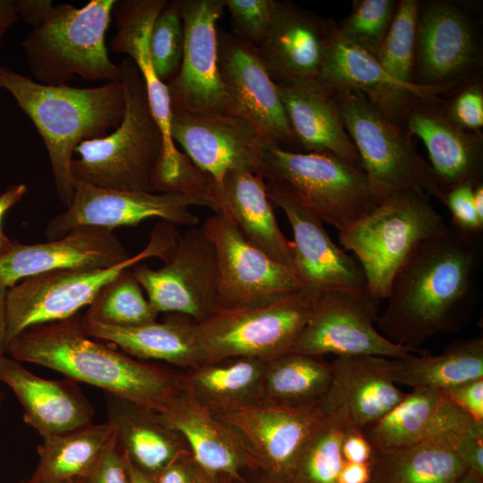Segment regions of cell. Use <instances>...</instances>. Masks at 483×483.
Listing matches in <instances>:
<instances>
[{"label":"cell","instance_id":"obj_1","mask_svg":"<svg viewBox=\"0 0 483 483\" xmlns=\"http://www.w3.org/2000/svg\"><path fill=\"white\" fill-rule=\"evenodd\" d=\"M482 232L453 223L419 243L395 274L376 327L416 351L428 338L458 330L479 298Z\"/></svg>","mask_w":483,"mask_h":483},{"label":"cell","instance_id":"obj_2","mask_svg":"<svg viewBox=\"0 0 483 483\" xmlns=\"http://www.w3.org/2000/svg\"><path fill=\"white\" fill-rule=\"evenodd\" d=\"M80 320L77 313L29 327L10 341L5 352L19 362L54 369L77 382L163 412L181 391L178 374L91 341Z\"/></svg>","mask_w":483,"mask_h":483},{"label":"cell","instance_id":"obj_3","mask_svg":"<svg viewBox=\"0 0 483 483\" xmlns=\"http://www.w3.org/2000/svg\"><path fill=\"white\" fill-rule=\"evenodd\" d=\"M0 88L13 96L41 136L57 197L69 207L74 191V150L120 124L125 108L123 83L108 81L93 88L46 85L0 65Z\"/></svg>","mask_w":483,"mask_h":483},{"label":"cell","instance_id":"obj_4","mask_svg":"<svg viewBox=\"0 0 483 483\" xmlns=\"http://www.w3.org/2000/svg\"><path fill=\"white\" fill-rule=\"evenodd\" d=\"M114 2L92 0L78 8L51 0H16L19 17L32 27L21 47L34 80H120V65L111 61L106 44Z\"/></svg>","mask_w":483,"mask_h":483},{"label":"cell","instance_id":"obj_5","mask_svg":"<svg viewBox=\"0 0 483 483\" xmlns=\"http://www.w3.org/2000/svg\"><path fill=\"white\" fill-rule=\"evenodd\" d=\"M119 65L125 99L123 119L103 138L76 147L72 175L103 189L154 192L152 176L164 153L163 135L134 62L127 57Z\"/></svg>","mask_w":483,"mask_h":483},{"label":"cell","instance_id":"obj_6","mask_svg":"<svg viewBox=\"0 0 483 483\" xmlns=\"http://www.w3.org/2000/svg\"><path fill=\"white\" fill-rule=\"evenodd\" d=\"M429 196L410 190L389 194L351 226L339 231V242L352 251L365 275L368 291L387 298L392 281L414 249L445 226Z\"/></svg>","mask_w":483,"mask_h":483},{"label":"cell","instance_id":"obj_7","mask_svg":"<svg viewBox=\"0 0 483 483\" xmlns=\"http://www.w3.org/2000/svg\"><path fill=\"white\" fill-rule=\"evenodd\" d=\"M180 234L176 225L165 221L156 224L147 246L125 261L107 268L59 269L38 274L10 287L7 292L5 347L22 331L33 326L70 318L89 305L99 290L123 270L157 257L169 260Z\"/></svg>","mask_w":483,"mask_h":483},{"label":"cell","instance_id":"obj_8","mask_svg":"<svg viewBox=\"0 0 483 483\" xmlns=\"http://www.w3.org/2000/svg\"><path fill=\"white\" fill-rule=\"evenodd\" d=\"M260 176L288 184L323 221L342 231L389 194L346 160L325 153H298L271 144Z\"/></svg>","mask_w":483,"mask_h":483},{"label":"cell","instance_id":"obj_9","mask_svg":"<svg viewBox=\"0 0 483 483\" xmlns=\"http://www.w3.org/2000/svg\"><path fill=\"white\" fill-rule=\"evenodd\" d=\"M317 293L301 289L267 304L218 309L195 323L200 364L236 357L268 360L290 352L311 314Z\"/></svg>","mask_w":483,"mask_h":483},{"label":"cell","instance_id":"obj_10","mask_svg":"<svg viewBox=\"0 0 483 483\" xmlns=\"http://www.w3.org/2000/svg\"><path fill=\"white\" fill-rule=\"evenodd\" d=\"M333 91L369 178L388 193L410 190L443 203L444 194L432 168L418 153L408 131L386 118L361 92Z\"/></svg>","mask_w":483,"mask_h":483},{"label":"cell","instance_id":"obj_11","mask_svg":"<svg viewBox=\"0 0 483 483\" xmlns=\"http://www.w3.org/2000/svg\"><path fill=\"white\" fill-rule=\"evenodd\" d=\"M380 300L368 290L318 292L311 314L290 352L323 356L377 355L406 358L416 351L383 336L376 327Z\"/></svg>","mask_w":483,"mask_h":483},{"label":"cell","instance_id":"obj_12","mask_svg":"<svg viewBox=\"0 0 483 483\" xmlns=\"http://www.w3.org/2000/svg\"><path fill=\"white\" fill-rule=\"evenodd\" d=\"M469 5L450 0L420 1L415 84L457 85L481 78L480 28Z\"/></svg>","mask_w":483,"mask_h":483},{"label":"cell","instance_id":"obj_13","mask_svg":"<svg viewBox=\"0 0 483 483\" xmlns=\"http://www.w3.org/2000/svg\"><path fill=\"white\" fill-rule=\"evenodd\" d=\"M200 229L213 245L217 269V310L275 301L302 288L295 272L250 244L223 215Z\"/></svg>","mask_w":483,"mask_h":483},{"label":"cell","instance_id":"obj_14","mask_svg":"<svg viewBox=\"0 0 483 483\" xmlns=\"http://www.w3.org/2000/svg\"><path fill=\"white\" fill-rule=\"evenodd\" d=\"M132 271L158 313L182 314L199 323L217 310L216 252L200 228L180 236L174 255L162 267L139 263Z\"/></svg>","mask_w":483,"mask_h":483},{"label":"cell","instance_id":"obj_15","mask_svg":"<svg viewBox=\"0 0 483 483\" xmlns=\"http://www.w3.org/2000/svg\"><path fill=\"white\" fill-rule=\"evenodd\" d=\"M73 190L72 200L67 209L47 225L45 234L48 240L61 238L79 226L114 230L136 226L152 217L175 225H195L199 219L190 207L211 208L205 196L113 191L80 181H74Z\"/></svg>","mask_w":483,"mask_h":483},{"label":"cell","instance_id":"obj_16","mask_svg":"<svg viewBox=\"0 0 483 483\" xmlns=\"http://www.w3.org/2000/svg\"><path fill=\"white\" fill-rule=\"evenodd\" d=\"M178 3L184 47L179 71L166 83L171 109L233 114L216 63V23L224 13L225 0Z\"/></svg>","mask_w":483,"mask_h":483},{"label":"cell","instance_id":"obj_17","mask_svg":"<svg viewBox=\"0 0 483 483\" xmlns=\"http://www.w3.org/2000/svg\"><path fill=\"white\" fill-rule=\"evenodd\" d=\"M170 131L185 155L218 185L230 171L260 176L271 144L252 123L227 114H191L172 109Z\"/></svg>","mask_w":483,"mask_h":483},{"label":"cell","instance_id":"obj_18","mask_svg":"<svg viewBox=\"0 0 483 483\" xmlns=\"http://www.w3.org/2000/svg\"><path fill=\"white\" fill-rule=\"evenodd\" d=\"M274 207L285 214L293 234V269L302 288L368 290L358 261L330 238L323 221L285 182L265 180Z\"/></svg>","mask_w":483,"mask_h":483},{"label":"cell","instance_id":"obj_19","mask_svg":"<svg viewBox=\"0 0 483 483\" xmlns=\"http://www.w3.org/2000/svg\"><path fill=\"white\" fill-rule=\"evenodd\" d=\"M217 69L233 115L252 123L269 141L298 146L276 85L253 44L216 28Z\"/></svg>","mask_w":483,"mask_h":483},{"label":"cell","instance_id":"obj_20","mask_svg":"<svg viewBox=\"0 0 483 483\" xmlns=\"http://www.w3.org/2000/svg\"><path fill=\"white\" fill-rule=\"evenodd\" d=\"M214 415L239 436L257 463L285 480L327 413L319 402L298 407L257 402Z\"/></svg>","mask_w":483,"mask_h":483},{"label":"cell","instance_id":"obj_21","mask_svg":"<svg viewBox=\"0 0 483 483\" xmlns=\"http://www.w3.org/2000/svg\"><path fill=\"white\" fill-rule=\"evenodd\" d=\"M318 80L332 90L361 92L386 118L404 128L418 101L442 97L458 85L402 82L385 71L376 57L341 38L336 27Z\"/></svg>","mask_w":483,"mask_h":483},{"label":"cell","instance_id":"obj_22","mask_svg":"<svg viewBox=\"0 0 483 483\" xmlns=\"http://www.w3.org/2000/svg\"><path fill=\"white\" fill-rule=\"evenodd\" d=\"M336 23L275 1L258 55L275 85L318 80Z\"/></svg>","mask_w":483,"mask_h":483},{"label":"cell","instance_id":"obj_23","mask_svg":"<svg viewBox=\"0 0 483 483\" xmlns=\"http://www.w3.org/2000/svg\"><path fill=\"white\" fill-rule=\"evenodd\" d=\"M131 255L114 230L83 225L43 243L24 244L13 240L0 257V278L10 288L18 281L59 269H96L118 265Z\"/></svg>","mask_w":483,"mask_h":483},{"label":"cell","instance_id":"obj_24","mask_svg":"<svg viewBox=\"0 0 483 483\" xmlns=\"http://www.w3.org/2000/svg\"><path fill=\"white\" fill-rule=\"evenodd\" d=\"M442 97L418 101L406 118L405 129L423 141L445 195L460 185L483 182V133L451 122L444 112Z\"/></svg>","mask_w":483,"mask_h":483},{"label":"cell","instance_id":"obj_25","mask_svg":"<svg viewBox=\"0 0 483 483\" xmlns=\"http://www.w3.org/2000/svg\"><path fill=\"white\" fill-rule=\"evenodd\" d=\"M207 198L211 208L227 218L250 244L294 271L292 244L278 225L261 176L230 171L218 185L211 182Z\"/></svg>","mask_w":483,"mask_h":483},{"label":"cell","instance_id":"obj_26","mask_svg":"<svg viewBox=\"0 0 483 483\" xmlns=\"http://www.w3.org/2000/svg\"><path fill=\"white\" fill-rule=\"evenodd\" d=\"M166 0H115L112 12L116 31L108 50L126 54L137 66L146 87L151 113L164 140V153L158 162L167 167L181 160V152L171 137V103L166 84L157 76L151 60L150 33L153 23L167 4Z\"/></svg>","mask_w":483,"mask_h":483},{"label":"cell","instance_id":"obj_27","mask_svg":"<svg viewBox=\"0 0 483 483\" xmlns=\"http://www.w3.org/2000/svg\"><path fill=\"white\" fill-rule=\"evenodd\" d=\"M0 382L12 389L23 410V421L42 436L91 423L94 408L77 381L45 379L13 358L0 357Z\"/></svg>","mask_w":483,"mask_h":483},{"label":"cell","instance_id":"obj_28","mask_svg":"<svg viewBox=\"0 0 483 483\" xmlns=\"http://www.w3.org/2000/svg\"><path fill=\"white\" fill-rule=\"evenodd\" d=\"M332 365L331 383L319 403L327 414L344 409L360 428L382 417L406 394L394 381L390 358L341 355Z\"/></svg>","mask_w":483,"mask_h":483},{"label":"cell","instance_id":"obj_29","mask_svg":"<svg viewBox=\"0 0 483 483\" xmlns=\"http://www.w3.org/2000/svg\"><path fill=\"white\" fill-rule=\"evenodd\" d=\"M276 89L298 146L306 152L331 154L356 166L360 164L331 89L319 80Z\"/></svg>","mask_w":483,"mask_h":483},{"label":"cell","instance_id":"obj_30","mask_svg":"<svg viewBox=\"0 0 483 483\" xmlns=\"http://www.w3.org/2000/svg\"><path fill=\"white\" fill-rule=\"evenodd\" d=\"M158 416L182 436L193 460L207 472L237 478L245 464L257 463L232 428L182 391Z\"/></svg>","mask_w":483,"mask_h":483},{"label":"cell","instance_id":"obj_31","mask_svg":"<svg viewBox=\"0 0 483 483\" xmlns=\"http://www.w3.org/2000/svg\"><path fill=\"white\" fill-rule=\"evenodd\" d=\"M107 421L117 444L131 463L155 478L173 460L190 448L176 430L165 425L158 413L130 401L104 394Z\"/></svg>","mask_w":483,"mask_h":483},{"label":"cell","instance_id":"obj_32","mask_svg":"<svg viewBox=\"0 0 483 483\" xmlns=\"http://www.w3.org/2000/svg\"><path fill=\"white\" fill-rule=\"evenodd\" d=\"M195 321L169 313L163 322L137 326H114L85 319L80 325L89 337L106 340L138 360H156L188 369L200 364L194 337Z\"/></svg>","mask_w":483,"mask_h":483},{"label":"cell","instance_id":"obj_33","mask_svg":"<svg viewBox=\"0 0 483 483\" xmlns=\"http://www.w3.org/2000/svg\"><path fill=\"white\" fill-rule=\"evenodd\" d=\"M267 360L236 357L208 362L178 374L179 389L213 413L259 402Z\"/></svg>","mask_w":483,"mask_h":483},{"label":"cell","instance_id":"obj_34","mask_svg":"<svg viewBox=\"0 0 483 483\" xmlns=\"http://www.w3.org/2000/svg\"><path fill=\"white\" fill-rule=\"evenodd\" d=\"M114 436L108 423L92 424L47 436L37 446L38 462L30 483H51L83 478L92 469Z\"/></svg>","mask_w":483,"mask_h":483},{"label":"cell","instance_id":"obj_35","mask_svg":"<svg viewBox=\"0 0 483 483\" xmlns=\"http://www.w3.org/2000/svg\"><path fill=\"white\" fill-rule=\"evenodd\" d=\"M332 375L333 365L323 356L283 353L266 362L258 402L288 407L319 402Z\"/></svg>","mask_w":483,"mask_h":483},{"label":"cell","instance_id":"obj_36","mask_svg":"<svg viewBox=\"0 0 483 483\" xmlns=\"http://www.w3.org/2000/svg\"><path fill=\"white\" fill-rule=\"evenodd\" d=\"M395 384L443 390L483 378V338L454 340L437 355L392 359Z\"/></svg>","mask_w":483,"mask_h":483},{"label":"cell","instance_id":"obj_37","mask_svg":"<svg viewBox=\"0 0 483 483\" xmlns=\"http://www.w3.org/2000/svg\"><path fill=\"white\" fill-rule=\"evenodd\" d=\"M468 469L456 452L420 443L376 450L369 483H453Z\"/></svg>","mask_w":483,"mask_h":483},{"label":"cell","instance_id":"obj_38","mask_svg":"<svg viewBox=\"0 0 483 483\" xmlns=\"http://www.w3.org/2000/svg\"><path fill=\"white\" fill-rule=\"evenodd\" d=\"M442 399L439 390L412 388L403 399L362 432L377 451L386 452L419 444Z\"/></svg>","mask_w":483,"mask_h":483},{"label":"cell","instance_id":"obj_39","mask_svg":"<svg viewBox=\"0 0 483 483\" xmlns=\"http://www.w3.org/2000/svg\"><path fill=\"white\" fill-rule=\"evenodd\" d=\"M350 421L344 409L327 414L304 445L285 480L290 483H337L346 462L341 444Z\"/></svg>","mask_w":483,"mask_h":483},{"label":"cell","instance_id":"obj_40","mask_svg":"<svg viewBox=\"0 0 483 483\" xmlns=\"http://www.w3.org/2000/svg\"><path fill=\"white\" fill-rule=\"evenodd\" d=\"M132 267L123 270L106 284L82 316L114 326H137L156 321L158 312L142 292Z\"/></svg>","mask_w":483,"mask_h":483},{"label":"cell","instance_id":"obj_41","mask_svg":"<svg viewBox=\"0 0 483 483\" xmlns=\"http://www.w3.org/2000/svg\"><path fill=\"white\" fill-rule=\"evenodd\" d=\"M419 0H401L389 30L376 55L380 65L395 79L414 83L416 35Z\"/></svg>","mask_w":483,"mask_h":483},{"label":"cell","instance_id":"obj_42","mask_svg":"<svg viewBox=\"0 0 483 483\" xmlns=\"http://www.w3.org/2000/svg\"><path fill=\"white\" fill-rule=\"evenodd\" d=\"M398 1L353 0L349 16L336 25L344 41L376 57L389 30Z\"/></svg>","mask_w":483,"mask_h":483},{"label":"cell","instance_id":"obj_43","mask_svg":"<svg viewBox=\"0 0 483 483\" xmlns=\"http://www.w3.org/2000/svg\"><path fill=\"white\" fill-rule=\"evenodd\" d=\"M183 47L184 32L178 0L167 2L157 16L150 33L152 64L164 83L178 72Z\"/></svg>","mask_w":483,"mask_h":483},{"label":"cell","instance_id":"obj_44","mask_svg":"<svg viewBox=\"0 0 483 483\" xmlns=\"http://www.w3.org/2000/svg\"><path fill=\"white\" fill-rule=\"evenodd\" d=\"M442 97L445 115L457 126L467 131L483 127V82L481 78L463 81Z\"/></svg>","mask_w":483,"mask_h":483},{"label":"cell","instance_id":"obj_45","mask_svg":"<svg viewBox=\"0 0 483 483\" xmlns=\"http://www.w3.org/2000/svg\"><path fill=\"white\" fill-rule=\"evenodd\" d=\"M275 0H225L230 13L233 35L257 47L269 28Z\"/></svg>","mask_w":483,"mask_h":483},{"label":"cell","instance_id":"obj_46","mask_svg":"<svg viewBox=\"0 0 483 483\" xmlns=\"http://www.w3.org/2000/svg\"><path fill=\"white\" fill-rule=\"evenodd\" d=\"M474 422L477 421L442 394V399L420 443L437 445L457 453L461 441Z\"/></svg>","mask_w":483,"mask_h":483},{"label":"cell","instance_id":"obj_47","mask_svg":"<svg viewBox=\"0 0 483 483\" xmlns=\"http://www.w3.org/2000/svg\"><path fill=\"white\" fill-rule=\"evenodd\" d=\"M443 204L452 214L451 223L454 225L466 232H482L483 219L478 216L474 207L473 186L460 185L453 188L445 193Z\"/></svg>","mask_w":483,"mask_h":483},{"label":"cell","instance_id":"obj_48","mask_svg":"<svg viewBox=\"0 0 483 483\" xmlns=\"http://www.w3.org/2000/svg\"><path fill=\"white\" fill-rule=\"evenodd\" d=\"M81 479L84 483H131L115 435L92 469Z\"/></svg>","mask_w":483,"mask_h":483},{"label":"cell","instance_id":"obj_49","mask_svg":"<svg viewBox=\"0 0 483 483\" xmlns=\"http://www.w3.org/2000/svg\"><path fill=\"white\" fill-rule=\"evenodd\" d=\"M439 391L475 421L483 423V378L470 380Z\"/></svg>","mask_w":483,"mask_h":483},{"label":"cell","instance_id":"obj_50","mask_svg":"<svg viewBox=\"0 0 483 483\" xmlns=\"http://www.w3.org/2000/svg\"><path fill=\"white\" fill-rule=\"evenodd\" d=\"M341 452L347 462L372 463L376 450L364 436L362 429L350 421L345 428Z\"/></svg>","mask_w":483,"mask_h":483},{"label":"cell","instance_id":"obj_51","mask_svg":"<svg viewBox=\"0 0 483 483\" xmlns=\"http://www.w3.org/2000/svg\"><path fill=\"white\" fill-rule=\"evenodd\" d=\"M153 479L155 483H198V465L191 451L178 455Z\"/></svg>","mask_w":483,"mask_h":483},{"label":"cell","instance_id":"obj_52","mask_svg":"<svg viewBox=\"0 0 483 483\" xmlns=\"http://www.w3.org/2000/svg\"><path fill=\"white\" fill-rule=\"evenodd\" d=\"M457 453L466 466L482 475L483 471V423L474 422L461 441Z\"/></svg>","mask_w":483,"mask_h":483},{"label":"cell","instance_id":"obj_53","mask_svg":"<svg viewBox=\"0 0 483 483\" xmlns=\"http://www.w3.org/2000/svg\"><path fill=\"white\" fill-rule=\"evenodd\" d=\"M27 185L19 183L8 187L0 194V257L7 253L13 245V240L9 239L3 231L2 222L7 211L16 205L26 194Z\"/></svg>","mask_w":483,"mask_h":483},{"label":"cell","instance_id":"obj_54","mask_svg":"<svg viewBox=\"0 0 483 483\" xmlns=\"http://www.w3.org/2000/svg\"><path fill=\"white\" fill-rule=\"evenodd\" d=\"M373 462L352 463L346 462L340 472L337 483H369Z\"/></svg>","mask_w":483,"mask_h":483},{"label":"cell","instance_id":"obj_55","mask_svg":"<svg viewBox=\"0 0 483 483\" xmlns=\"http://www.w3.org/2000/svg\"><path fill=\"white\" fill-rule=\"evenodd\" d=\"M19 19L16 0H0V43L8 30Z\"/></svg>","mask_w":483,"mask_h":483},{"label":"cell","instance_id":"obj_56","mask_svg":"<svg viewBox=\"0 0 483 483\" xmlns=\"http://www.w3.org/2000/svg\"><path fill=\"white\" fill-rule=\"evenodd\" d=\"M8 287L0 278V357L4 353V343L7 330V292Z\"/></svg>","mask_w":483,"mask_h":483},{"label":"cell","instance_id":"obj_57","mask_svg":"<svg viewBox=\"0 0 483 483\" xmlns=\"http://www.w3.org/2000/svg\"><path fill=\"white\" fill-rule=\"evenodd\" d=\"M123 456L125 459L131 483H155L154 479L151 477L148 476L137 467H135L124 453Z\"/></svg>","mask_w":483,"mask_h":483},{"label":"cell","instance_id":"obj_58","mask_svg":"<svg viewBox=\"0 0 483 483\" xmlns=\"http://www.w3.org/2000/svg\"><path fill=\"white\" fill-rule=\"evenodd\" d=\"M473 202L478 216L483 219V182L473 187Z\"/></svg>","mask_w":483,"mask_h":483},{"label":"cell","instance_id":"obj_59","mask_svg":"<svg viewBox=\"0 0 483 483\" xmlns=\"http://www.w3.org/2000/svg\"><path fill=\"white\" fill-rule=\"evenodd\" d=\"M479 475L476 471L468 469L463 475H462L453 483H479Z\"/></svg>","mask_w":483,"mask_h":483},{"label":"cell","instance_id":"obj_60","mask_svg":"<svg viewBox=\"0 0 483 483\" xmlns=\"http://www.w3.org/2000/svg\"><path fill=\"white\" fill-rule=\"evenodd\" d=\"M216 475L207 472L198 466V483H216L215 481Z\"/></svg>","mask_w":483,"mask_h":483},{"label":"cell","instance_id":"obj_61","mask_svg":"<svg viewBox=\"0 0 483 483\" xmlns=\"http://www.w3.org/2000/svg\"><path fill=\"white\" fill-rule=\"evenodd\" d=\"M20 483H30L26 479H23L20 481ZM51 483H84L83 479L81 478H76L72 479H67L58 482H51Z\"/></svg>","mask_w":483,"mask_h":483},{"label":"cell","instance_id":"obj_62","mask_svg":"<svg viewBox=\"0 0 483 483\" xmlns=\"http://www.w3.org/2000/svg\"><path fill=\"white\" fill-rule=\"evenodd\" d=\"M5 399V394L0 389V411Z\"/></svg>","mask_w":483,"mask_h":483},{"label":"cell","instance_id":"obj_63","mask_svg":"<svg viewBox=\"0 0 483 483\" xmlns=\"http://www.w3.org/2000/svg\"><path fill=\"white\" fill-rule=\"evenodd\" d=\"M0 97H1V88H0Z\"/></svg>","mask_w":483,"mask_h":483}]
</instances>
